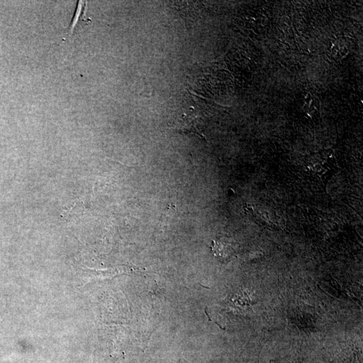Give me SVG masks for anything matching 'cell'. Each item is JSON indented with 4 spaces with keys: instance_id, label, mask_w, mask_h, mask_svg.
Masks as SVG:
<instances>
[{
    "instance_id": "3",
    "label": "cell",
    "mask_w": 363,
    "mask_h": 363,
    "mask_svg": "<svg viewBox=\"0 0 363 363\" xmlns=\"http://www.w3.org/2000/svg\"><path fill=\"white\" fill-rule=\"evenodd\" d=\"M179 363H189L187 362V361H186L185 359L182 358L180 359Z\"/></svg>"
},
{
    "instance_id": "1",
    "label": "cell",
    "mask_w": 363,
    "mask_h": 363,
    "mask_svg": "<svg viewBox=\"0 0 363 363\" xmlns=\"http://www.w3.org/2000/svg\"><path fill=\"white\" fill-rule=\"evenodd\" d=\"M212 252L216 257L227 258L234 252L232 243L225 240H218L213 242Z\"/></svg>"
},
{
    "instance_id": "2",
    "label": "cell",
    "mask_w": 363,
    "mask_h": 363,
    "mask_svg": "<svg viewBox=\"0 0 363 363\" xmlns=\"http://www.w3.org/2000/svg\"><path fill=\"white\" fill-rule=\"evenodd\" d=\"M86 10V1H77L76 9H75V13H74L73 17L72 18L71 23H70V26L68 27V32L70 34H72L73 33L74 30H75V26H77V23L79 21L80 19L84 18L85 11Z\"/></svg>"
}]
</instances>
